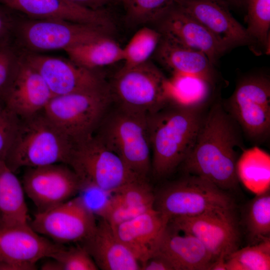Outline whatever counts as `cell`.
<instances>
[{
    "instance_id": "obj_38",
    "label": "cell",
    "mask_w": 270,
    "mask_h": 270,
    "mask_svg": "<svg viewBox=\"0 0 270 270\" xmlns=\"http://www.w3.org/2000/svg\"><path fill=\"white\" fill-rule=\"evenodd\" d=\"M142 270H174L171 264L162 256L154 253L140 264Z\"/></svg>"
},
{
    "instance_id": "obj_21",
    "label": "cell",
    "mask_w": 270,
    "mask_h": 270,
    "mask_svg": "<svg viewBox=\"0 0 270 270\" xmlns=\"http://www.w3.org/2000/svg\"><path fill=\"white\" fill-rule=\"evenodd\" d=\"M52 96L42 78L21 57L18 72L4 101L6 106L24 118L44 110Z\"/></svg>"
},
{
    "instance_id": "obj_35",
    "label": "cell",
    "mask_w": 270,
    "mask_h": 270,
    "mask_svg": "<svg viewBox=\"0 0 270 270\" xmlns=\"http://www.w3.org/2000/svg\"><path fill=\"white\" fill-rule=\"evenodd\" d=\"M62 270H99L87 250L80 244L69 248L62 246L52 258Z\"/></svg>"
},
{
    "instance_id": "obj_24",
    "label": "cell",
    "mask_w": 270,
    "mask_h": 270,
    "mask_svg": "<svg viewBox=\"0 0 270 270\" xmlns=\"http://www.w3.org/2000/svg\"><path fill=\"white\" fill-rule=\"evenodd\" d=\"M156 60L172 74L196 76L214 84V65L203 52L162 36L154 54Z\"/></svg>"
},
{
    "instance_id": "obj_39",
    "label": "cell",
    "mask_w": 270,
    "mask_h": 270,
    "mask_svg": "<svg viewBox=\"0 0 270 270\" xmlns=\"http://www.w3.org/2000/svg\"><path fill=\"white\" fill-rule=\"evenodd\" d=\"M82 6L94 10H104V7L114 0H68Z\"/></svg>"
},
{
    "instance_id": "obj_28",
    "label": "cell",
    "mask_w": 270,
    "mask_h": 270,
    "mask_svg": "<svg viewBox=\"0 0 270 270\" xmlns=\"http://www.w3.org/2000/svg\"><path fill=\"white\" fill-rule=\"evenodd\" d=\"M169 80L170 102L195 108H204L212 92L213 84L188 75L172 74Z\"/></svg>"
},
{
    "instance_id": "obj_42",
    "label": "cell",
    "mask_w": 270,
    "mask_h": 270,
    "mask_svg": "<svg viewBox=\"0 0 270 270\" xmlns=\"http://www.w3.org/2000/svg\"><path fill=\"white\" fill-rule=\"evenodd\" d=\"M40 269L42 270H62L59 263L55 260L44 263L42 265Z\"/></svg>"
},
{
    "instance_id": "obj_9",
    "label": "cell",
    "mask_w": 270,
    "mask_h": 270,
    "mask_svg": "<svg viewBox=\"0 0 270 270\" xmlns=\"http://www.w3.org/2000/svg\"><path fill=\"white\" fill-rule=\"evenodd\" d=\"M93 25L56 19H37L20 14L12 44L18 50L36 53L65 50L108 35Z\"/></svg>"
},
{
    "instance_id": "obj_18",
    "label": "cell",
    "mask_w": 270,
    "mask_h": 270,
    "mask_svg": "<svg viewBox=\"0 0 270 270\" xmlns=\"http://www.w3.org/2000/svg\"><path fill=\"white\" fill-rule=\"evenodd\" d=\"M156 24L162 36L203 52L214 66L226 52L206 28L176 4Z\"/></svg>"
},
{
    "instance_id": "obj_29",
    "label": "cell",
    "mask_w": 270,
    "mask_h": 270,
    "mask_svg": "<svg viewBox=\"0 0 270 270\" xmlns=\"http://www.w3.org/2000/svg\"><path fill=\"white\" fill-rule=\"evenodd\" d=\"M247 32L253 42L252 50L268 54L270 51V0H246Z\"/></svg>"
},
{
    "instance_id": "obj_14",
    "label": "cell",
    "mask_w": 270,
    "mask_h": 270,
    "mask_svg": "<svg viewBox=\"0 0 270 270\" xmlns=\"http://www.w3.org/2000/svg\"><path fill=\"white\" fill-rule=\"evenodd\" d=\"M29 168L24 175L22 186L38 212L67 201L80 190L81 182L67 164H54Z\"/></svg>"
},
{
    "instance_id": "obj_5",
    "label": "cell",
    "mask_w": 270,
    "mask_h": 270,
    "mask_svg": "<svg viewBox=\"0 0 270 270\" xmlns=\"http://www.w3.org/2000/svg\"><path fill=\"white\" fill-rule=\"evenodd\" d=\"M154 207L169 221L177 216L234 210L236 204L228 192L201 177L186 174L154 192Z\"/></svg>"
},
{
    "instance_id": "obj_3",
    "label": "cell",
    "mask_w": 270,
    "mask_h": 270,
    "mask_svg": "<svg viewBox=\"0 0 270 270\" xmlns=\"http://www.w3.org/2000/svg\"><path fill=\"white\" fill-rule=\"evenodd\" d=\"M73 144L42 110L20 118L17 134L4 162L14 172L24 166L66 164Z\"/></svg>"
},
{
    "instance_id": "obj_41",
    "label": "cell",
    "mask_w": 270,
    "mask_h": 270,
    "mask_svg": "<svg viewBox=\"0 0 270 270\" xmlns=\"http://www.w3.org/2000/svg\"><path fill=\"white\" fill-rule=\"evenodd\" d=\"M226 256L220 255L210 266L208 270H226Z\"/></svg>"
},
{
    "instance_id": "obj_44",
    "label": "cell",
    "mask_w": 270,
    "mask_h": 270,
    "mask_svg": "<svg viewBox=\"0 0 270 270\" xmlns=\"http://www.w3.org/2000/svg\"><path fill=\"white\" fill-rule=\"evenodd\" d=\"M114 0V1H115V0H116V1H117V2H120L121 3V2H122V0Z\"/></svg>"
},
{
    "instance_id": "obj_36",
    "label": "cell",
    "mask_w": 270,
    "mask_h": 270,
    "mask_svg": "<svg viewBox=\"0 0 270 270\" xmlns=\"http://www.w3.org/2000/svg\"><path fill=\"white\" fill-rule=\"evenodd\" d=\"M20 118L0 100V162H4L17 134Z\"/></svg>"
},
{
    "instance_id": "obj_6",
    "label": "cell",
    "mask_w": 270,
    "mask_h": 270,
    "mask_svg": "<svg viewBox=\"0 0 270 270\" xmlns=\"http://www.w3.org/2000/svg\"><path fill=\"white\" fill-rule=\"evenodd\" d=\"M112 101L109 86L54 96L44 112L74 142L94 134Z\"/></svg>"
},
{
    "instance_id": "obj_4",
    "label": "cell",
    "mask_w": 270,
    "mask_h": 270,
    "mask_svg": "<svg viewBox=\"0 0 270 270\" xmlns=\"http://www.w3.org/2000/svg\"><path fill=\"white\" fill-rule=\"evenodd\" d=\"M116 153L129 169L147 180L152 172L148 116L117 106L107 112L94 134Z\"/></svg>"
},
{
    "instance_id": "obj_26",
    "label": "cell",
    "mask_w": 270,
    "mask_h": 270,
    "mask_svg": "<svg viewBox=\"0 0 270 270\" xmlns=\"http://www.w3.org/2000/svg\"><path fill=\"white\" fill-rule=\"evenodd\" d=\"M64 51L74 62L94 70L123 60L122 48L108 35Z\"/></svg>"
},
{
    "instance_id": "obj_7",
    "label": "cell",
    "mask_w": 270,
    "mask_h": 270,
    "mask_svg": "<svg viewBox=\"0 0 270 270\" xmlns=\"http://www.w3.org/2000/svg\"><path fill=\"white\" fill-rule=\"evenodd\" d=\"M66 164L81 184L96 186L109 194L131 182L144 180L94 134L74 143Z\"/></svg>"
},
{
    "instance_id": "obj_34",
    "label": "cell",
    "mask_w": 270,
    "mask_h": 270,
    "mask_svg": "<svg viewBox=\"0 0 270 270\" xmlns=\"http://www.w3.org/2000/svg\"><path fill=\"white\" fill-rule=\"evenodd\" d=\"M20 54L12 44L0 46V100L4 102L18 72Z\"/></svg>"
},
{
    "instance_id": "obj_43",
    "label": "cell",
    "mask_w": 270,
    "mask_h": 270,
    "mask_svg": "<svg viewBox=\"0 0 270 270\" xmlns=\"http://www.w3.org/2000/svg\"><path fill=\"white\" fill-rule=\"evenodd\" d=\"M228 4H232L236 6H242L246 4V0H224Z\"/></svg>"
},
{
    "instance_id": "obj_37",
    "label": "cell",
    "mask_w": 270,
    "mask_h": 270,
    "mask_svg": "<svg viewBox=\"0 0 270 270\" xmlns=\"http://www.w3.org/2000/svg\"><path fill=\"white\" fill-rule=\"evenodd\" d=\"M20 16V14L0 4V46L12 44Z\"/></svg>"
},
{
    "instance_id": "obj_31",
    "label": "cell",
    "mask_w": 270,
    "mask_h": 270,
    "mask_svg": "<svg viewBox=\"0 0 270 270\" xmlns=\"http://www.w3.org/2000/svg\"><path fill=\"white\" fill-rule=\"evenodd\" d=\"M226 270H270V237L242 248L226 258Z\"/></svg>"
},
{
    "instance_id": "obj_8",
    "label": "cell",
    "mask_w": 270,
    "mask_h": 270,
    "mask_svg": "<svg viewBox=\"0 0 270 270\" xmlns=\"http://www.w3.org/2000/svg\"><path fill=\"white\" fill-rule=\"evenodd\" d=\"M109 88L118 107L146 116L170 102L168 78L149 60L134 67H122Z\"/></svg>"
},
{
    "instance_id": "obj_17",
    "label": "cell",
    "mask_w": 270,
    "mask_h": 270,
    "mask_svg": "<svg viewBox=\"0 0 270 270\" xmlns=\"http://www.w3.org/2000/svg\"><path fill=\"white\" fill-rule=\"evenodd\" d=\"M62 246L37 233L29 224H10L0 219V260L36 266Z\"/></svg>"
},
{
    "instance_id": "obj_12",
    "label": "cell",
    "mask_w": 270,
    "mask_h": 270,
    "mask_svg": "<svg viewBox=\"0 0 270 270\" xmlns=\"http://www.w3.org/2000/svg\"><path fill=\"white\" fill-rule=\"evenodd\" d=\"M234 212H214L177 216L170 219L168 223L176 230L198 238L214 261L222 254L227 257L238 248L240 232Z\"/></svg>"
},
{
    "instance_id": "obj_33",
    "label": "cell",
    "mask_w": 270,
    "mask_h": 270,
    "mask_svg": "<svg viewBox=\"0 0 270 270\" xmlns=\"http://www.w3.org/2000/svg\"><path fill=\"white\" fill-rule=\"evenodd\" d=\"M126 19L134 24L157 23L176 4L175 0H122Z\"/></svg>"
},
{
    "instance_id": "obj_16",
    "label": "cell",
    "mask_w": 270,
    "mask_h": 270,
    "mask_svg": "<svg viewBox=\"0 0 270 270\" xmlns=\"http://www.w3.org/2000/svg\"><path fill=\"white\" fill-rule=\"evenodd\" d=\"M0 4L29 18L88 24L108 32L114 26L110 14L104 9L94 10L68 0H0Z\"/></svg>"
},
{
    "instance_id": "obj_10",
    "label": "cell",
    "mask_w": 270,
    "mask_h": 270,
    "mask_svg": "<svg viewBox=\"0 0 270 270\" xmlns=\"http://www.w3.org/2000/svg\"><path fill=\"white\" fill-rule=\"evenodd\" d=\"M223 106L240 130L254 142L270 134V80L264 74L248 75L237 84Z\"/></svg>"
},
{
    "instance_id": "obj_27",
    "label": "cell",
    "mask_w": 270,
    "mask_h": 270,
    "mask_svg": "<svg viewBox=\"0 0 270 270\" xmlns=\"http://www.w3.org/2000/svg\"><path fill=\"white\" fill-rule=\"evenodd\" d=\"M236 173L240 182L256 194L270 188V154L257 146L245 148L238 158Z\"/></svg>"
},
{
    "instance_id": "obj_30",
    "label": "cell",
    "mask_w": 270,
    "mask_h": 270,
    "mask_svg": "<svg viewBox=\"0 0 270 270\" xmlns=\"http://www.w3.org/2000/svg\"><path fill=\"white\" fill-rule=\"evenodd\" d=\"M244 212V224L253 244L270 237V188L256 194Z\"/></svg>"
},
{
    "instance_id": "obj_22",
    "label": "cell",
    "mask_w": 270,
    "mask_h": 270,
    "mask_svg": "<svg viewBox=\"0 0 270 270\" xmlns=\"http://www.w3.org/2000/svg\"><path fill=\"white\" fill-rule=\"evenodd\" d=\"M102 270H138L140 264L114 234L112 226L100 219L92 234L81 242Z\"/></svg>"
},
{
    "instance_id": "obj_19",
    "label": "cell",
    "mask_w": 270,
    "mask_h": 270,
    "mask_svg": "<svg viewBox=\"0 0 270 270\" xmlns=\"http://www.w3.org/2000/svg\"><path fill=\"white\" fill-rule=\"evenodd\" d=\"M168 222L154 208L112 227L116 237L141 264L154 254Z\"/></svg>"
},
{
    "instance_id": "obj_45",
    "label": "cell",
    "mask_w": 270,
    "mask_h": 270,
    "mask_svg": "<svg viewBox=\"0 0 270 270\" xmlns=\"http://www.w3.org/2000/svg\"></svg>"
},
{
    "instance_id": "obj_32",
    "label": "cell",
    "mask_w": 270,
    "mask_h": 270,
    "mask_svg": "<svg viewBox=\"0 0 270 270\" xmlns=\"http://www.w3.org/2000/svg\"><path fill=\"white\" fill-rule=\"evenodd\" d=\"M161 38L162 34L157 30L145 26L138 30L122 48L123 67H134L149 60Z\"/></svg>"
},
{
    "instance_id": "obj_15",
    "label": "cell",
    "mask_w": 270,
    "mask_h": 270,
    "mask_svg": "<svg viewBox=\"0 0 270 270\" xmlns=\"http://www.w3.org/2000/svg\"><path fill=\"white\" fill-rule=\"evenodd\" d=\"M176 4L200 22L227 51L240 46L252 49L246 28L232 14L224 0H175Z\"/></svg>"
},
{
    "instance_id": "obj_13",
    "label": "cell",
    "mask_w": 270,
    "mask_h": 270,
    "mask_svg": "<svg viewBox=\"0 0 270 270\" xmlns=\"http://www.w3.org/2000/svg\"><path fill=\"white\" fill-rule=\"evenodd\" d=\"M22 59L42 78L53 96L101 87L106 83L96 70L70 59L19 50Z\"/></svg>"
},
{
    "instance_id": "obj_20",
    "label": "cell",
    "mask_w": 270,
    "mask_h": 270,
    "mask_svg": "<svg viewBox=\"0 0 270 270\" xmlns=\"http://www.w3.org/2000/svg\"><path fill=\"white\" fill-rule=\"evenodd\" d=\"M154 253L165 258L174 270H208L214 261L198 238L176 230L168 223L158 240Z\"/></svg>"
},
{
    "instance_id": "obj_11",
    "label": "cell",
    "mask_w": 270,
    "mask_h": 270,
    "mask_svg": "<svg viewBox=\"0 0 270 270\" xmlns=\"http://www.w3.org/2000/svg\"><path fill=\"white\" fill-rule=\"evenodd\" d=\"M96 216L77 196L42 212H38L30 226L40 235L57 244H80L94 230Z\"/></svg>"
},
{
    "instance_id": "obj_2",
    "label": "cell",
    "mask_w": 270,
    "mask_h": 270,
    "mask_svg": "<svg viewBox=\"0 0 270 270\" xmlns=\"http://www.w3.org/2000/svg\"><path fill=\"white\" fill-rule=\"evenodd\" d=\"M204 108L170 102L148 116L152 152V172L162 178L186 160L196 142L205 114Z\"/></svg>"
},
{
    "instance_id": "obj_23",
    "label": "cell",
    "mask_w": 270,
    "mask_h": 270,
    "mask_svg": "<svg viewBox=\"0 0 270 270\" xmlns=\"http://www.w3.org/2000/svg\"><path fill=\"white\" fill-rule=\"evenodd\" d=\"M110 195L96 216L111 226L154 208V192L146 180L131 182Z\"/></svg>"
},
{
    "instance_id": "obj_1",
    "label": "cell",
    "mask_w": 270,
    "mask_h": 270,
    "mask_svg": "<svg viewBox=\"0 0 270 270\" xmlns=\"http://www.w3.org/2000/svg\"><path fill=\"white\" fill-rule=\"evenodd\" d=\"M240 130L222 103L216 102L205 114L195 144L180 165L183 172L225 191L236 190L238 150L245 149Z\"/></svg>"
},
{
    "instance_id": "obj_40",
    "label": "cell",
    "mask_w": 270,
    "mask_h": 270,
    "mask_svg": "<svg viewBox=\"0 0 270 270\" xmlns=\"http://www.w3.org/2000/svg\"><path fill=\"white\" fill-rule=\"evenodd\" d=\"M36 266L0 260V270H35Z\"/></svg>"
},
{
    "instance_id": "obj_25",
    "label": "cell",
    "mask_w": 270,
    "mask_h": 270,
    "mask_svg": "<svg viewBox=\"0 0 270 270\" xmlns=\"http://www.w3.org/2000/svg\"><path fill=\"white\" fill-rule=\"evenodd\" d=\"M23 186L14 172L0 162V220L10 224H29Z\"/></svg>"
}]
</instances>
